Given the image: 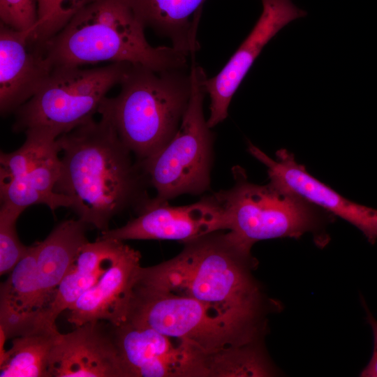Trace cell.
I'll return each instance as SVG.
<instances>
[{
  "instance_id": "1",
  "label": "cell",
  "mask_w": 377,
  "mask_h": 377,
  "mask_svg": "<svg viewBox=\"0 0 377 377\" xmlns=\"http://www.w3.org/2000/svg\"><path fill=\"white\" fill-rule=\"evenodd\" d=\"M99 114L58 138L62 156L55 191L72 200L77 219L103 232L114 216L139 211L150 199L140 163L133 162L108 117Z\"/></svg>"
},
{
  "instance_id": "2",
  "label": "cell",
  "mask_w": 377,
  "mask_h": 377,
  "mask_svg": "<svg viewBox=\"0 0 377 377\" xmlns=\"http://www.w3.org/2000/svg\"><path fill=\"white\" fill-rule=\"evenodd\" d=\"M173 258L141 267L137 287L189 297L221 311L262 320L263 297L251 251L217 232L185 243Z\"/></svg>"
},
{
  "instance_id": "3",
  "label": "cell",
  "mask_w": 377,
  "mask_h": 377,
  "mask_svg": "<svg viewBox=\"0 0 377 377\" xmlns=\"http://www.w3.org/2000/svg\"><path fill=\"white\" fill-rule=\"evenodd\" d=\"M130 0H92L43 43L52 68L101 62L141 64L156 71L188 67L173 47L151 45Z\"/></svg>"
},
{
  "instance_id": "4",
  "label": "cell",
  "mask_w": 377,
  "mask_h": 377,
  "mask_svg": "<svg viewBox=\"0 0 377 377\" xmlns=\"http://www.w3.org/2000/svg\"><path fill=\"white\" fill-rule=\"evenodd\" d=\"M119 93L105 98L98 114L108 117L138 161L158 151L175 135L189 103L191 68L156 71L131 64Z\"/></svg>"
},
{
  "instance_id": "5",
  "label": "cell",
  "mask_w": 377,
  "mask_h": 377,
  "mask_svg": "<svg viewBox=\"0 0 377 377\" xmlns=\"http://www.w3.org/2000/svg\"><path fill=\"white\" fill-rule=\"evenodd\" d=\"M127 322L184 341L221 367L235 351L257 344L263 321L226 314L189 297L135 287Z\"/></svg>"
},
{
  "instance_id": "6",
  "label": "cell",
  "mask_w": 377,
  "mask_h": 377,
  "mask_svg": "<svg viewBox=\"0 0 377 377\" xmlns=\"http://www.w3.org/2000/svg\"><path fill=\"white\" fill-rule=\"evenodd\" d=\"M234 185L215 193L226 216V230L242 247L251 251L260 240L299 238L316 232L325 216L320 208L272 184L250 182L239 167L233 169Z\"/></svg>"
},
{
  "instance_id": "7",
  "label": "cell",
  "mask_w": 377,
  "mask_h": 377,
  "mask_svg": "<svg viewBox=\"0 0 377 377\" xmlns=\"http://www.w3.org/2000/svg\"><path fill=\"white\" fill-rule=\"evenodd\" d=\"M191 76L190 101L178 131L155 154L138 161L156 191V201L200 194L209 187L213 134L203 113L207 77L202 67L193 64Z\"/></svg>"
},
{
  "instance_id": "8",
  "label": "cell",
  "mask_w": 377,
  "mask_h": 377,
  "mask_svg": "<svg viewBox=\"0 0 377 377\" xmlns=\"http://www.w3.org/2000/svg\"><path fill=\"white\" fill-rule=\"evenodd\" d=\"M131 64L52 68L38 91L15 112L13 131L44 126L61 135L89 121L98 113L108 91L121 84Z\"/></svg>"
},
{
  "instance_id": "9",
  "label": "cell",
  "mask_w": 377,
  "mask_h": 377,
  "mask_svg": "<svg viewBox=\"0 0 377 377\" xmlns=\"http://www.w3.org/2000/svg\"><path fill=\"white\" fill-rule=\"evenodd\" d=\"M112 327L128 377L214 376V360L184 341L131 322Z\"/></svg>"
},
{
  "instance_id": "10",
  "label": "cell",
  "mask_w": 377,
  "mask_h": 377,
  "mask_svg": "<svg viewBox=\"0 0 377 377\" xmlns=\"http://www.w3.org/2000/svg\"><path fill=\"white\" fill-rule=\"evenodd\" d=\"M223 230H226L225 213L214 194L195 203L179 207L170 206L167 201L150 199L138 211L136 218L120 228L102 232L100 238L186 243Z\"/></svg>"
},
{
  "instance_id": "11",
  "label": "cell",
  "mask_w": 377,
  "mask_h": 377,
  "mask_svg": "<svg viewBox=\"0 0 377 377\" xmlns=\"http://www.w3.org/2000/svg\"><path fill=\"white\" fill-rule=\"evenodd\" d=\"M261 1L262 13L250 34L222 70L205 81L210 98V113L207 120L209 128L228 117L233 95L265 45L289 22L307 15L291 0Z\"/></svg>"
},
{
  "instance_id": "12",
  "label": "cell",
  "mask_w": 377,
  "mask_h": 377,
  "mask_svg": "<svg viewBox=\"0 0 377 377\" xmlns=\"http://www.w3.org/2000/svg\"><path fill=\"white\" fill-rule=\"evenodd\" d=\"M250 154L267 168L269 184L291 192L309 202L350 223L374 244L377 240V209L355 203L343 198L311 175L299 164L293 154L285 149L276 151L272 159L250 143Z\"/></svg>"
},
{
  "instance_id": "13",
  "label": "cell",
  "mask_w": 377,
  "mask_h": 377,
  "mask_svg": "<svg viewBox=\"0 0 377 377\" xmlns=\"http://www.w3.org/2000/svg\"><path fill=\"white\" fill-rule=\"evenodd\" d=\"M34 29L15 30L0 22V111L15 112L31 98L50 76L52 67Z\"/></svg>"
},
{
  "instance_id": "14",
  "label": "cell",
  "mask_w": 377,
  "mask_h": 377,
  "mask_svg": "<svg viewBox=\"0 0 377 377\" xmlns=\"http://www.w3.org/2000/svg\"><path fill=\"white\" fill-rule=\"evenodd\" d=\"M60 334L52 359V377H128L112 325L89 322Z\"/></svg>"
},
{
  "instance_id": "15",
  "label": "cell",
  "mask_w": 377,
  "mask_h": 377,
  "mask_svg": "<svg viewBox=\"0 0 377 377\" xmlns=\"http://www.w3.org/2000/svg\"><path fill=\"white\" fill-rule=\"evenodd\" d=\"M141 255L126 245L98 282L68 309V321L75 327L104 321L114 327L128 320L140 272Z\"/></svg>"
},
{
  "instance_id": "16",
  "label": "cell",
  "mask_w": 377,
  "mask_h": 377,
  "mask_svg": "<svg viewBox=\"0 0 377 377\" xmlns=\"http://www.w3.org/2000/svg\"><path fill=\"white\" fill-rule=\"evenodd\" d=\"M126 246L123 241L100 237L85 244L43 311V322L56 325L58 316L98 282Z\"/></svg>"
},
{
  "instance_id": "17",
  "label": "cell",
  "mask_w": 377,
  "mask_h": 377,
  "mask_svg": "<svg viewBox=\"0 0 377 377\" xmlns=\"http://www.w3.org/2000/svg\"><path fill=\"white\" fill-rule=\"evenodd\" d=\"M207 0H130L145 27L169 38L172 47L188 57L199 49L198 29Z\"/></svg>"
},
{
  "instance_id": "18",
  "label": "cell",
  "mask_w": 377,
  "mask_h": 377,
  "mask_svg": "<svg viewBox=\"0 0 377 377\" xmlns=\"http://www.w3.org/2000/svg\"><path fill=\"white\" fill-rule=\"evenodd\" d=\"M87 225L79 219L66 220L43 241L37 242L36 271L41 311L50 302L82 247L89 242L86 237Z\"/></svg>"
},
{
  "instance_id": "19",
  "label": "cell",
  "mask_w": 377,
  "mask_h": 377,
  "mask_svg": "<svg viewBox=\"0 0 377 377\" xmlns=\"http://www.w3.org/2000/svg\"><path fill=\"white\" fill-rule=\"evenodd\" d=\"M60 168L61 161L57 155L22 176L0 179L1 203L23 210L38 204L45 205L52 211L59 207L72 209V200L55 191Z\"/></svg>"
},
{
  "instance_id": "20",
  "label": "cell",
  "mask_w": 377,
  "mask_h": 377,
  "mask_svg": "<svg viewBox=\"0 0 377 377\" xmlns=\"http://www.w3.org/2000/svg\"><path fill=\"white\" fill-rule=\"evenodd\" d=\"M57 327H44L13 337L1 352V377H52L53 352L60 335Z\"/></svg>"
},
{
  "instance_id": "21",
  "label": "cell",
  "mask_w": 377,
  "mask_h": 377,
  "mask_svg": "<svg viewBox=\"0 0 377 377\" xmlns=\"http://www.w3.org/2000/svg\"><path fill=\"white\" fill-rule=\"evenodd\" d=\"M26 139L17 150L0 155V179L22 176L50 158L59 155L61 148L59 133L44 126H36L24 131Z\"/></svg>"
},
{
  "instance_id": "22",
  "label": "cell",
  "mask_w": 377,
  "mask_h": 377,
  "mask_svg": "<svg viewBox=\"0 0 377 377\" xmlns=\"http://www.w3.org/2000/svg\"><path fill=\"white\" fill-rule=\"evenodd\" d=\"M38 20L32 35L43 43L57 34L92 0H36Z\"/></svg>"
},
{
  "instance_id": "23",
  "label": "cell",
  "mask_w": 377,
  "mask_h": 377,
  "mask_svg": "<svg viewBox=\"0 0 377 377\" xmlns=\"http://www.w3.org/2000/svg\"><path fill=\"white\" fill-rule=\"evenodd\" d=\"M22 209L1 203L0 209V274L13 269L27 251L20 240L16 230V222Z\"/></svg>"
},
{
  "instance_id": "24",
  "label": "cell",
  "mask_w": 377,
  "mask_h": 377,
  "mask_svg": "<svg viewBox=\"0 0 377 377\" xmlns=\"http://www.w3.org/2000/svg\"><path fill=\"white\" fill-rule=\"evenodd\" d=\"M1 22L19 31L34 29L38 20L36 0H0Z\"/></svg>"
},
{
  "instance_id": "25",
  "label": "cell",
  "mask_w": 377,
  "mask_h": 377,
  "mask_svg": "<svg viewBox=\"0 0 377 377\" xmlns=\"http://www.w3.org/2000/svg\"><path fill=\"white\" fill-rule=\"evenodd\" d=\"M360 376L362 377H377V350H373L371 360Z\"/></svg>"
},
{
  "instance_id": "26",
  "label": "cell",
  "mask_w": 377,
  "mask_h": 377,
  "mask_svg": "<svg viewBox=\"0 0 377 377\" xmlns=\"http://www.w3.org/2000/svg\"><path fill=\"white\" fill-rule=\"evenodd\" d=\"M365 309L367 311V320L370 325L374 337V350H377V320L371 313V312L367 308V306L364 305Z\"/></svg>"
}]
</instances>
